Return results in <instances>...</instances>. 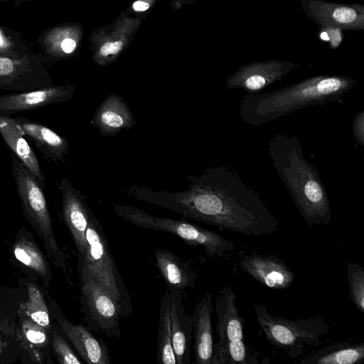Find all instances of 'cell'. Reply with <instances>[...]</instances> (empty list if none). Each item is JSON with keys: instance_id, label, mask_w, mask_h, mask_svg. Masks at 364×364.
Masks as SVG:
<instances>
[{"instance_id": "obj_1", "label": "cell", "mask_w": 364, "mask_h": 364, "mask_svg": "<svg viewBox=\"0 0 364 364\" xmlns=\"http://www.w3.org/2000/svg\"><path fill=\"white\" fill-rule=\"evenodd\" d=\"M188 188L177 192L133 186L127 193L196 221L245 235H270L278 221L260 196L231 169L207 168L188 176Z\"/></svg>"}, {"instance_id": "obj_2", "label": "cell", "mask_w": 364, "mask_h": 364, "mask_svg": "<svg viewBox=\"0 0 364 364\" xmlns=\"http://www.w3.org/2000/svg\"><path fill=\"white\" fill-rule=\"evenodd\" d=\"M357 83L344 75H318L274 91L247 93L239 115L249 125H262L304 107L341 102Z\"/></svg>"}, {"instance_id": "obj_3", "label": "cell", "mask_w": 364, "mask_h": 364, "mask_svg": "<svg viewBox=\"0 0 364 364\" xmlns=\"http://www.w3.org/2000/svg\"><path fill=\"white\" fill-rule=\"evenodd\" d=\"M268 155L305 222L328 225L331 220L330 200L318 171L303 155L296 135L275 134L268 143Z\"/></svg>"}, {"instance_id": "obj_4", "label": "cell", "mask_w": 364, "mask_h": 364, "mask_svg": "<svg viewBox=\"0 0 364 364\" xmlns=\"http://www.w3.org/2000/svg\"><path fill=\"white\" fill-rule=\"evenodd\" d=\"M11 156L13 176L24 215L42 239L49 258L55 267L67 274L65 257L54 236L43 187L36 176L14 153Z\"/></svg>"}, {"instance_id": "obj_5", "label": "cell", "mask_w": 364, "mask_h": 364, "mask_svg": "<svg viewBox=\"0 0 364 364\" xmlns=\"http://www.w3.org/2000/svg\"><path fill=\"white\" fill-rule=\"evenodd\" d=\"M87 250L82 260L78 261L93 279L118 303L121 316L133 313L130 296L113 258L103 228L92 211L85 233Z\"/></svg>"}, {"instance_id": "obj_6", "label": "cell", "mask_w": 364, "mask_h": 364, "mask_svg": "<svg viewBox=\"0 0 364 364\" xmlns=\"http://www.w3.org/2000/svg\"><path fill=\"white\" fill-rule=\"evenodd\" d=\"M114 212L127 222L144 229L173 234L192 247H202L210 257H223L235 248V242L215 232L184 220L152 215L136 207L114 204Z\"/></svg>"}, {"instance_id": "obj_7", "label": "cell", "mask_w": 364, "mask_h": 364, "mask_svg": "<svg viewBox=\"0 0 364 364\" xmlns=\"http://www.w3.org/2000/svg\"><path fill=\"white\" fill-rule=\"evenodd\" d=\"M257 322L267 341L277 348L284 350L291 358L303 355L306 346L322 344L321 338L326 335L331 328L320 318L310 317L296 321L275 316L266 306L254 305Z\"/></svg>"}, {"instance_id": "obj_8", "label": "cell", "mask_w": 364, "mask_h": 364, "mask_svg": "<svg viewBox=\"0 0 364 364\" xmlns=\"http://www.w3.org/2000/svg\"><path fill=\"white\" fill-rule=\"evenodd\" d=\"M77 270L86 327L109 338H119L121 310L118 303L80 264Z\"/></svg>"}, {"instance_id": "obj_9", "label": "cell", "mask_w": 364, "mask_h": 364, "mask_svg": "<svg viewBox=\"0 0 364 364\" xmlns=\"http://www.w3.org/2000/svg\"><path fill=\"white\" fill-rule=\"evenodd\" d=\"M306 16L321 29L364 30V6L325 0H299Z\"/></svg>"}, {"instance_id": "obj_10", "label": "cell", "mask_w": 364, "mask_h": 364, "mask_svg": "<svg viewBox=\"0 0 364 364\" xmlns=\"http://www.w3.org/2000/svg\"><path fill=\"white\" fill-rule=\"evenodd\" d=\"M299 66V63L281 60L252 62L240 66L228 76L226 87L230 90L240 89L247 93H257Z\"/></svg>"}, {"instance_id": "obj_11", "label": "cell", "mask_w": 364, "mask_h": 364, "mask_svg": "<svg viewBox=\"0 0 364 364\" xmlns=\"http://www.w3.org/2000/svg\"><path fill=\"white\" fill-rule=\"evenodd\" d=\"M58 188L62 193L63 218L77 248L78 261H81L87 250L85 233L91 210L85 202V196L66 178L60 180Z\"/></svg>"}, {"instance_id": "obj_12", "label": "cell", "mask_w": 364, "mask_h": 364, "mask_svg": "<svg viewBox=\"0 0 364 364\" xmlns=\"http://www.w3.org/2000/svg\"><path fill=\"white\" fill-rule=\"evenodd\" d=\"M239 264L255 280L273 289L289 287L296 277L289 267L274 255L245 254Z\"/></svg>"}, {"instance_id": "obj_13", "label": "cell", "mask_w": 364, "mask_h": 364, "mask_svg": "<svg viewBox=\"0 0 364 364\" xmlns=\"http://www.w3.org/2000/svg\"><path fill=\"white\" fill-rule=\"evenodd\" d=\"M70 85L49 86L28 92L0 96V115L9 116L18 112L69 100L74 95Z\"/></svg>"}, {"instance_id": "obj_14", "label": "cell", "mask_w": 364, "mask_h": 364, "mask_svg": "<svg viewBox=\"0 0 364 364\" xmlns=\"http://www.w3.org/2000/svg\"><path fill=\"white\" fill-rule=\"evenodd\" d=\"M167 289L170 294L171 338L176 364H189L191 363L193 318L186 310L182 290Z\"/></svg>"}, {"instance_id": "obj_15", "label": "cell", "mask_w": 364, "mask_h": 364, "mask_svg": "<svg viewBox=\"0 0 364 364\" xmlns=\"http://www.w3.org/2000/svg\"><path fill=\"white\" fill-rule=\"evenodd\" d=\"M90 123L101 135L113 136L122 130L132 129L137 122L124 99L112 93L99 105Z\"/></svg>"}, {"instance_id": "obj_16", "label": "cell", "mask_w": 364, "mask_h": 364, "mask_svg": "<svg viewBox=\"0 0 364 364\" xmlns=\"http://www.w3.org/2000/svg\"><path fill=\"white\" fill-rule=\"evenodd\" d=\"M56 320L84 363L110 364L111 358L107 344L95 337L87 327L74 324L62 314H56Z\"/></svg>"}, {"instance_id": "obj_17", "label": "cell", "mask_w": 364, "mask_h": 364, "mask_svg": "<svg viewBox=\"0 0 364 364\" xmlns=\"http://www.w3.org/2000/svg\"><path fill=\"white\" fill-rule=\"evenodd\" d=\"M213 294L205 293L196 305L193 318V348L196 364H212L213 335Z\"/></svg>"}, {"instance_id": "obj_18", "label": "cell", "mask_w": 364, "mask_h": 364, "mask_svg": "<svg viewBox=\"0 0 364 364\" xmlns=\"http://www.w3.org/2000/svg\"><path fill=\"white\" fill-rule=\"evenodd\" d=\"M28 56L19 58L0 57V89L28 92L33 87L51 86L46 77H40Z\"/></svg>"}, {"instance_id": "obj_19", "label": "cell", "mask_w": 364, "mask_h": 364, "mask_svg": "<svg viewBox=\"0 0 364 364\" xmlns=\"http://www.w3.org/2000/svg\"><path fill=\"white\" fill-rule=\"evenodd\" d=\"M237 296L228 285L218 293L215 300L216 332L219 340L215 344L222 345L234 341L244 340L245 319L240 316L235 305Z\"/></svg>"}, {"instance_id": "obj_20", "label": "cell", "mask_w": 364, "mask_h": 364, "mask_svg": "<svg viewBox=\"0 0 364 364\" xmlns=\"http://www.w3.org/2000/svg\"><path fill=\"white\" fill-rule=\"evenodd\" d=\"M155 259L167 289L183 290L194 286L198 274L190 262L182 259L169 250L163 249L155 250Z\"/></svg>"}, {"instance_id": "obj_21", "label": "cell", "mask_w": 364, "mask_h": 364, "mask_svg": "<svg viewBox=\"0 0 364 364\" xmlns=\"http://www.w3.org/2000/svg\"><path fill=\"white\" fill-rule=\"evenodd\" d=\"M24 135L29 136L55 163L65 162L69 151L68 140L51 129L28 119H15Z\"/></svg>"}, {"instance_id": "obj_22", "label": "cell", "mask_w": 364, "mask_h": 364, "mask_svg": "<svg viewBox=\"0 0 364 364\" xmlns=\"http://www.w3.org/2000/svg\"><path fill=\"white\" fill-rule=\"evenodd\" d=\"M0 133L13 153L36 176L43 188L46 179L38 160L15 119L0 115Z\"/></svg>"}, {"instance_id": "obj_23", "label": "cell", "mask_w": 364, "mask_h": 364, "mask_svg": "<svg viewBox=\"0 0 364 364\" xmlns=\"http://www.w3.org/2000/svg\"><path fill=\"white\" fill-rule=\"evenodd\" d=\"M364 360V343L337 342L304 358L301 364H358Z\"/></svg>"}, {"instance_id": "obj_24", "label": "cell", "mask_w": 364, "mask_h": 364, "mask_svg": "<svg viewBox=\"0 0 364 364\" xmlns=\"http://www.w3.org/2000/svg\"><path fill=\"white\" fill-rule=\"evenodd\" d=\"M13 252L15 258L43 279L50 280L51 272L42 252L31 238L21 235L16 240Z\"/></svg>"}, {"instance_id": "obj_25", "label": "cell", "mask_w": 364, "mask_h": 364, "mask_svg": "<svg viewBox=\"0 0 364 364\" xmlns=\"http://www.w3.org/2000/svg\"><path fill=\"white\" fill-rule=\"evenodd\" d=\"M160 314L157 333L156 358L161 364H176L172 345L170 294L167 289L160 302Z\"/></svg>"}, {"instance_id": "obj_26", "label": "cell", "mask_w": 364, "mask_h": 364, "mask_svg": "<svg viewBox=\"0 0 364 364\" xmlns=\"http://www.w3.org/2000/svg\"><path fill=\"white\" fill-rule=\"evenodd\" d=\"M255 364L257 355H251L244 340L234 341L222 345H213L212 364Z\"/></svg>"}, {"instance_id": "obj_27", "label": "cell", "mask_w": 364, "mask_h": 364, "mask_svg": "<svg viewBox=\"0 0 364 364\" xmlns=\"http://www.w3.org/2000/svg\"><path fill=\"white\" fill-rule=\"evenodd\" d=\"M72 33L70 29L65 28L48 31L42 40L46 51L54 56L72 53L77 46L76 41L70 36Z\"/></svg>"}, {"instance_id": "obj_28", "label": "cell", "mask_w": 364, "mask_h": 364, "mask_svg": "<svg viewBox=\"0 0 364 364\" xmlns=\"http://www.w3.org/2000/svg\"><path fill=\"white\" fill-rule=\"evenodd\" d=\"M25 309L28 317L46 329L50 328L49 311L45 299L39 289L33 284L28 286V300Z\"/></svg>"}, {"instance_id": "obj_29", "label": "cell", "mask_w": 364, "mask_h": 364, "mask_svg": "<svg viewBox=\"0 0 364 364\" xmlns=\"http://www.w3.org/2000/svg\"><path fill=\"white\" fill-rule=\"evenodd\" d=\"M349 296L360 312L364 313V269L356 262L347 264Z\"/></svg>"}, {"instance_id": "obj_30", "label": "cell", "mask_w": 364, "mask_h": 364, "mask_svg": "<svg viewBox=\"0 0 364 364\" xmlns=\"http://www.w3.org/2000/svg\"><path fill=\"white\" fill-rule=\"evenodd\" d=\"M46 330L29 317L24 318L21 321V331L24 339L35 347L46 346L48 340Z\"/></svg>"}, {"instance_id": "obj_31", "label": "cell", "mask_w": 364, "mask_h": 364, "mask_svg": "<svg viewBox=\"0 0 364 364\" xmlns=\"http://www.w3.org/2000/svg\"><path fill=\"white\" fill-rule=\"evenodd\" d=\"M52 345L60 363L82 364L84 363L74 352L65 339L58 333H54L53 335Z\"/></svg>"}, {"instance_id": "obj_32", "label": "cell", "mask_w": 364, "mask_h": 364, "mask_svg": "<svg viewBox=\"0 0 364 364\" xmlns=\"http://www.w3.org/2000/svg\"><path fill=\"white\" fill-rule=\"evenodd\" d=\"M26 55L18 51L14 41L0 28V57L19 58Z\"/></svg>"}, {"instance_id": "obj_33", "label": "cell", "mask_w": 364, "mask_h": 364, "mask_svg": "<svg viewBox=\"0 0 364 364\" xmlns=\"http://www.w3.org/2000/svg\"><path fill=\"white\" fill-rule=\"evenodd\" d=\"M353 134L356 143L364 146V110L358 112L353 119Z\"/></svg>"}, {"instance_id": "obj_34", "label": "cell", "mask_w": 364, "mask_h": 364, "mask_svg": "<svg viewBox=\"0 0 364 364\" xmlns=\"http://www.w3.org/2000/svg\"><path fill=\"white\" fill-rule=\"evenodd\" d=\"M123 47L122 41H116L114 42H107L105 43L100 49V55L101 60L109 55H117Z\"/></svg>"}, {"instance_id": "obj_35", "label": "cell", "mask_w": 364, "mask_h": 364, "mask_svg": "<svg viewBox=\"0 0 364 364\" xmlns=\"http://www.w3.org/2000/svg\"><path fill=\"white\" fill-rule=\"evenodd\" d=\"M132 7L136 11H144L149 8V4L141 1H136L133 4Z\"/></svg>"}, {"instance_id": "obj_36", "label": "cell", "mask_w": 364, "mask_h": 364, "mask_svg": "<svg viewBox=\"0 0 364 364\" xmlns=\"http://www.w3.org/2000/svg\"><path fill=\"white\" fill-rule=\"evenodd\" d=\"M3 347H4L3 342H2V340L0 336V355L2 353Z\"/></svg>"}, {"instance_id": "obj_37", "label": "cell", "mask_w": 364, "mask_h": 364, "mask_svg": "<svg viewBox=\"0 0 364 364\" xmlns=\"http://www.w3.org/2000/svg\"><path fill=\"white\" fill-rule=\"evenodd\" d=\"M9 1V0H0V1Z\"/></svg>"}]
</instances>
